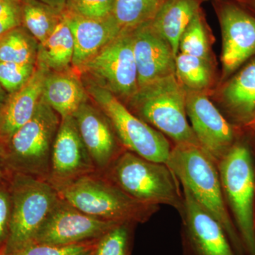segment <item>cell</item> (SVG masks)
<instances>
[{
	"label": "cell",
	"instance_id": "obj_12",
	"mask_svg": "<svg viewBox=\"0 0 255 255\" xmlns=\"http://www.w3.org/2000/svg\"><path fill=\"white\" fill-rule=\"evenodd\" d=\"M216 13L222 35L221 81L225 82L255 55V17L231 1H221Z\"/></svg>",
	"mask_w": 255,
	"mask_h": 255
},
{
	"label": "cell",
	"instance_id": "obj_36",
	"mask_svg": "<svg viewBox=\"0 0 255 255\" xmlns=\"http://www.w3.org/2000/svg\"><path fill=\"white\" fill-rule=\"evenodd\" d=\"M9 175L7 169L5 167L4 162H3L1 154V147H0V183L8 179Z\"/></svg>",
	"mask_w": 255,
	"mask_h": 255
},
{
	"label": "cell",
	"instance_id": "obj_38",
	"mask_svg": "<svg viewBox=\"0 0 255 255\" xmlns=\"http://www.w3.org/2000/svg\"><path fill=\"white\" fill-rule=\"evenodd\" d=\"M241 1L243 4L246 5L248 9H251L255 13V0H241Z\"/></svg>",
	"mask_w": 255,
	"mask_h": 255
},
{
	"label": "cell",
	"instance_id": "obj_37",
	"mask_svg": "<svg viewBox=\"0 0 255 255\" xmlns=\"http://www.w3.org/2000/svg\"><path fill=\"white\" fill-rule=\"evenodd\" d=\"M8 97H9V95L6 93V92L5 91L3 87L0 85V109L4 105L5 102H6V100L8 99Z\"/></svg>",
	"mask_w": 255,
	"mask_h": 255
},
{
	"label": "cell",
	"instance_id": "obj_1",
	"mask_svg": "<svg viewBox=\"0 0 255 255\" xmlns=\"http://www.w3.org/2000/svg\"><path fill=\"white\" fill-rule=\"evenodd\" d=\"M167 166L183 187L226 231L238 255H247L243 242L225 201L217 164L199 146L174 144Z\"/></svg>",
	"mask_w": 255,
	"mask_h": 255
},
{
	"label": "cell",
	"instance_id": "obj_18",
	"mask_svg": "<svg viewBox=\"0 0 255 255\" xmlns=\"http://www.w3.org/2000/svg\"><path fill=\"white\" fill-rule=\"evenodd\" d=\"M219 101L237 127L251 122L255 114V57L225 81Z\"/></svg>",
	"mask_w": 255,
	"mask_h": 255
},
{
	"label": "cell",
	"instance_id": "obj_13",
	"mask_svg": "<svg viewBox=\"0 0 255 255\" xmlns=\"http://www.w3.org/2000/svg\"><path fill=\"white\" fill-rule=\"evenodd\" d=\"M117 224L89 216L60 198L32 243L55 246L80 244L98 239Z\"/></svg>",
	"mask_w": 255,
	"mask_h": 255
},
{
	"label": "cell",
	"instance_id": "obj_28",
	"mask_svg": "<svg viewBox=\"0 0 255 255\" xmlns=\"http://www.w3.org/2000/svg\"><path fill=\"white\" fill-rule=\"evenodd\" d=\"M136 223H121L99 238L94 255H130Z\"/></svg>",
	"mask_w": 255,
	"mask_h": 255
},
{
	"label": "cell",
	"instance_id": "obj_11",
	"mask_svg": "<svg viewBox=\"0 0 255 255\" xmlns=\"http://www.w3.org/2000/svg\"><path fill=\"white\" fill-rule=\"evenodd\" d=\"M181 241L184 255H238L226 231L183 187Z\"/></svg>",
	"mask_w": 255,
	"mask_h": 255
},
{
	"label": "cell",
	"instance_id": "obj_9",
	"mask_svg": "<svg viewBox=\"0 0 255 255\" xmlns=\"http://www.w3.org/2000/svg\"><path fill=\"white\" fill-rule=\"evenodd\" d=\"M82 78L105 89L124 105L138 90L131 31L123 30L80 71Z\"/></svg>",
	"mask_w": 255,
	"mask_h": 255
},
{
	"label": "cell",
	"instance_id": "obj_19",
	"mask_svg": "<svg viewBox=\"0 0 255 255\" xmlns=\"http://www.w3.org/2000/svg\"><path fill=\"white\" fill-rule=\"evenodd\" d=\"M47 70L37 66L31 80L9 95L0 109V142L9 139L33 117L41 101Z\"/></svg>",
	"mask_w": 255,
	"mask_h": 255
},
{
	"label": "cell",
	"instance_id": "obj_2",
	"mask_svg": "<svg viewBox=\"0 0 255 255\" xmlns=\"http://www.w3.org/2000/svg\"><path fill=\"white\" fill-rule=\"evenodd\" d=\"M225 201L247 255H255V152L242 133L217 163Z\"/></svg>",
	"mask_w": 255,
	"mask_h": 255
},
{
	"label": "cell",
	"instance_id": "obj_31",
	"mask_svg": "<svg viewBox=\"0 0 255 255\" xmlns=\"http://www.w3.org/2000/svg\"><path fill=\"white\" fill-rule=\"evenodd\" d=\"M115 0H68L66 11L82 17L101 19L113 15Z\"/></svg>",
	"mask_w": 255,
	"mask_h": 255
},
{
	"label": "cell",
	"instance_id": "obj_5",
	"mask_svg": "<svg viewBox=\"0 0 255 255\" xmlns=\"http://www.w3.org/2000/svg\"><path fill=\"white\" fill-rule=\"evenodd\" d=\"M61 118L42 98L31 119L7 140L0 142L9 174L48 180L50 157Z\"/></svg>",
	"mask_w": 255,
	"mask_h": 255
},
{
	"label": "cell",
	"instance_id": "obj_8",
	"mask_svg": "<svg viewBox=\"0 0 255 255\" xmlns=\"http://www.w3.org/2000/svg\"><path fill=\"white\" fill-rule=\"evenodd\" d=\"M82 80L90 98L110 119L126 150L149 160L167 163L173 146L167 137L132 114L110 92Z\"/></svg>",
	"mask_w": 255,
	"mask_h": 255
},
{
	"label": "cell",
	"instance_id": "obj_15",
	"mask_svg": "<svg viewBox=\"0 0 255 255\" xmlns=\"http://www.w3.org/2000/svg\"><path fill=\"white\" fill-rule=\"evenodd\" d=\"M73 117L97 172H105L126 150L110 119L91 98L79 107Z\"/></svg>",
	"mask_w": 255,
	"mask_h": 255
},
{
	"label": "cell",
	"instance_id": "obj_7",
	"mask_svg": "<svg viewBox=\"0 0 255 255\" xmlns=\"http://www.w3.org/2000/svg\"><path fill=\"white\" fill-rule=\"evenodd\" d=\"M11 199V221L5 253L21 249L31 243L38 230L60 196L49 182L21 174L9 177Z\"/></svg>",
	"mask_w": 255,
	"mask_h": 255
},
{
	"label": "cell",
	"instance_id": "obj_21",
	"mask_svg": "<svg viewBox=\"0 0 255 255\" xmlns=\"http://www.w3.org/2000/svg\"><path fill=\"white\" fill-rule=\"evenodd\" d=\"M200 0H167L151 21L152 26L169 42L174 54L179 53L183 32L201 9Z\"/></svg>",
	"mask_w": 255,
	"mask_h": 255
},
{
	"label": "cell",
	"instance_id": "obj_40",
	"mask_svg": "<svg viewBox=\"0 0 255 255\" xmlns=\"http://www.w3.org/2000/svg\"><path fill=\"white\" fill-rule=\"evenodd\" d=\"M201 2H203V1H212V0H200ZM214 1H219V0H214Z\"/></svg>",
	"mask_w": 255,
	"mask_h": 255
},
{
	"label": "cell",
	"instance_id": "obj_22",
	"mask_svg": "<svg viewBox=\"0 0 255 255\" xmlns=\"http://www.w3.org/2000/svg\"><path fill=\"white\" fill-rule=\"evenodd\" d=\"M73 35L64 15L54 31L39 43L36 66L49 72L66 71L73 68Z\"/></svg>",
	"mask_w": 255,
	"mask_h": 255
},
{
	"label": "cell",
	"instance_id": "obj_25",
	"mask_svg": "<svg viewBox=\"0 0 255 255\" xmlns=\"http://www.w3.org/2000/svg\"><path fill=\"white\" fill-rule=\"evenodd\" d=\"M175 75L186 90L207 92L214 82L213 62L178 53L175 60Z\"/></svg>",
	"mask_w": 255,
	"mask_h": 255
},
{
	"label": "cell",
	"instance_id": "obj_16",
	"mask_svg": "<svg viewBox=\"0 0 255 255\" xmlns=\"http://www.w3.org/2000/svg\"><path fill=\"white\" fill-rule=\"evenodd\" d=\"M130 31L138 87L175 74L177 55L169 42L154 28L151 21Z\"/></svg>",
	"mask_w": 255,
	"mask_h": 255
},
{
	"label": "cell",
	"instance_id": "obj_26",
	"mask_svg": "<svg viewBox=\"0 0 255 255\" xmlns=\"http://www.w3.org/2000/svg\"><path fill=\"white\" fill-rule=\"evenodd\" d=\"M167 0H115L113 16L123 30L152 21Z\"/></svg>",
	"mask_w": 255,
	"mask_h": 255
},
{
	"label": "cell",
	"instance_id": "obj_35",
	"mask_svg": "<svg viewBox=\"0 0 255 255\" xmlns=\"http://www.w3.org/2000/svg\"><path fill=\"white\" fill-rule=\"evenodd\" d=\"M39 1L60 11H65L67 2H68V0H39Z\"/></svg>",
	"mask_w": 255,
	"mask_h": 255
},
{
	"label": "cell",
	"instance_id": "obj_27",
	"mask_svg": "<svg viewBox=\"0 0 255 255\" xmlns=\"http://www.w3.org/2000/svg\"><path fill=\"white\" fill-rule=\"evenodd\" d=\"M179 53L213 62L211 37L201 9L183 32L179 42Z\"/></svg>",
	"mask_w": 255,
	"mask_h": 255
},
{
	"label": "cell",
	"instance_id": "obj_43",
	"mask_svg": "<svg viewBox=\"0 0 255 255\" xmlns=\"http://www.w3.org/2000/svg\"><path fill=\"white\" fill-rule=\"evenodd\" d=\"M95 248H96V247H95ZM94 251H95V250H94ZM93 255H94V253H93Z\"/></svg>",
	"mask_w": 255,
	"mask_h": 255
},
{
	"label": "cell",
	"instance_id": "obj_3",
	"mask_svg": "<svg viewBox=\"0 0 255 255\" xmlns=\"http://www.w3.org/2000/svg\"><path fill=\"white\" fill-rule=\"evenodd\" d=\"M186 92L175 74L138 87L125 105L172 143L199 146L186 112Z\"/></svg>",
	"mask_w": 255,
	"mask_h": 255
},
{
	"label": "cell",
	"instance_id": "obj_23",
	"mask_svg": "<svg viewBox=\"0 0 255 255\" xmlns=\"http://www.w3.org/2000/svg\"><path fill=\"white\" fill-rule=\"evenodd\" d=\"M21 24L41 43L61 22L65 11L52 7L39 0H20Z\"/></svg>",
	"mask_w": 255,
	"mask_h": 255
},
{
	"label": "cell",
	"instance_id": "obj_24",
	"mask_svg": "<svg viewBox=\"0 0 255 255\" xmlns=\"http://www.w3.org/2000/svg\"><path fill=\"white\" fill-rule=\"evenodd\" d=\"M39 42L23 26L0 36V61L36 65Z\"/></svg>",
	"mask_w": 255,
	"mask_h": 255
},
{
	"label": "cell",
	"instance_id": "obj_10",
	"mask_svg": "<svg viewBox=\"0 0 255 255\" xmlns=\"http://www.w3.org/2000/svg\"><path fill=\"white\" fill-rule=\"evenodd\" d=\"M186 92V112L191 128L201 148L217 164L241 137L242 129L226 119L207 92Z\"/></svg>",
	"mask_w": 255,
	"mask_h": 255
},
{
	"label": "cell",
	"instance_id": "obj_4",
	"mask_svg": "<svg viewBox=\"0 0 255 255\" xmlns=\"http://www.w3.org/2000/svg\"><path fill=\"white\" fill-rule=\"evenodd\" d=\"M128 195L148 205H167L179 213L184 195L167 164L154 162L125 150L101 173Z\"/></svg>",
	"mask_w": 255,
	"mask_h": 255
},
{
	"label": "cell",
	"instance_id": "obj_30",
	"mask_svg": "<svg viewBox=\"0 0 255 255\" xmlns=\"http://www.w3.org/2000/svg\"><path fill=\"white\" fill-rule=\"evenodd\" d=\"M98 239L72 246H55L31 243L6 255H84L95 250Z\"/></svg>",
	"mask_w": 255,
	"mask_h": 255
},
{
	"label": "cell",
	"instance_id": "obj_42",
	"mask_svg": "<svg viewBox=\"0 0 255 255\" xmlns=\"http://www.w3.org/2000/svg\"><path fill=\"white\" fill-rule=\"evenodd\" d=\"M252 120H255V115H254V117H253V119H252Z\"/></svg>",
	"mask_w": 255,
	"mask_h": 255
},
{
	"label": "cell",
	"instance_id": "obj_34",
	"mask_svg": "<svg viewBox=\"0 0 255 255\" xmlns=\"http://www.w3.org/2000/svg\"><path fill=\"white\" fill-rule=\"evenodd\" d=\"M241 129L243 132H246L247 135L249 136L248 137V140L255 152V120L251 121L244 127H241Z\"/></svg>",
	"mask_w": 255,
	"mask_h": 255
},
{
	"label": "cell",
	"instance_id": "obj_14",
	"mask_svg": "<svg viewBox=\"0 0 255 255\" xmlns=\"http://www.w3.org/2000/svg\"><path fill=\"white\" fill-rule=\"evenodd\" d=\"M96 172L73 116L62 118L53 142L47 182L58 190L79 178Z\"/></svg>",
	"mask_w": 255,
	"mask_h": 255
},
{
	"label": "cell",
	"instance_id": "obj_20",
	"mask_svg": "<svg viewBox=\"0 0 255 255\" xmlns=\"http://www.w3.org/2000/svg\"><path fill=\"white\" fill-rule=\"evenodd\" d=\"M41 98L62 119L73 116L90 97L81 74L72 68L63 72H47Z\"/></svg>",
	"mask_w": 255,
	"mask_h": 255
},
{
	"label": "cell",
	"instance_id": "obj_6",
	"mask_svg": "<svg viewBox=\"0 0 255 255\" xmlns=\"http://www.w3.org/2000/svg\"><path fill=\"white\" fill-rule=\"evenodd\" d=\"M60 198L92 217L110 223L147 222L159 210L132 199L100 173L87 174L58 189Z\"/></svg>",
	"mask_w": 255,
	"mask_h": 255
},
{
	"label": "cell",
	"instance_id": "obj_41",
	"mask_svg": "<svg viewBox=\"0 0 255 255\" xmlns=\"http://www.w3.org/2000/svg\"><path fill=\"white\" fill-rule=\"evenodd\" d=\"M94 251H92L91 253H88V254L84 255H93Z\"/></svg>",
	"mask_w": 255,
	"mask_h": 255
},
{
	"label": "cell",
	"instance_id": "obj_33",
	"mask_svg": "<svg viewBox=\"0 0 255 255\" xmlns=\"http://www.w3.org/2000/svg\"><path fill=\"white\" fill-rule=\"evenodd\" d=\"M22 26L20 0H0V36Z\"/></svg>",
	"mask_w": 255,
	"mask_h": 255
},
{
	"label": "cell",
	"instance_id": "obj_32",
	"mask_svg": "<svg viewBox=\"0 0 255 255\" xmlns=\"http://www.w3.org/2000/svg\"><path fill=\"white\" fill-rule=\"evenodd\" d=\"M11 199L9 178L0 183V250L6 246L11 221Z\"/></svg>",
	"mask_w": 255,
	"mask_h": 255
},
{
	"label": "cell",
	"instance_id": "obj_29",
	"mask_svg": "<svg viewBox=\"0 0 255 255\" xmlns=\"http://www.w3.org/2000/svg\"><path fill=\"white\" fill-rule=\"evenodd\" d=\"M36 65L0 61V85L8 95L21 90L36 72Z\"/></svg>",
	"mask_w": 255,
	"mask_h": 255
},
{
	"label": "cell",
	"instance_id": "obj_39",
	"mask_svg": "<svg viewBox=\"0 0 255 255\" xmlns=\"http://www.w3.org/2000/svg\"><path fill=\"white\" fill-rule=\"evenodd\" d=\"M0 255H6V253H5V247L2 249L0 250Z\"/></svg>",
	"mask_w": 255,
	"mask_h": 255
},
{
	"label": "cell",
	"instance_id": "obj_17",
	"mask_svg": "<svg viewBox=\"0 0 255 255\" xmlns=\"http://www.w3.org/2000/svg\"><path fill=\"white\" fill-rule=\"evenodd\" d=\"M74 38L73 68L82 67L123 31L113 15L101 19L82 17L65 11Z\"/></svg>",
	"mask_w": 255,
	"mask_h": 255
}]
</instances>
